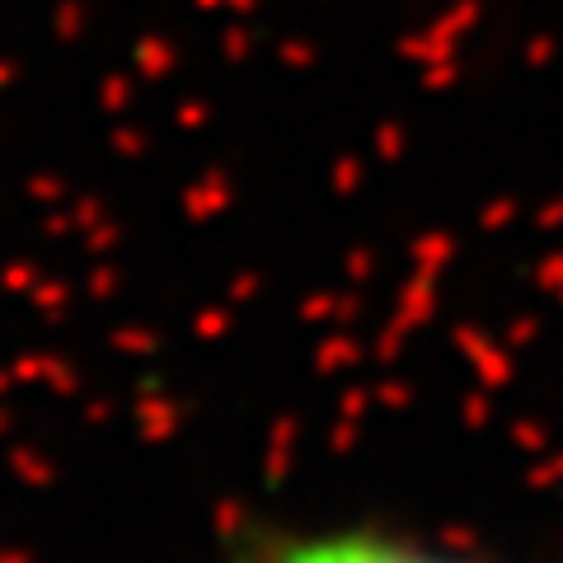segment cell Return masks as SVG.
<instances>
[{
  "mask_svg": "<svg viewBox=\"0 0 563 563\" xmlns=\"http://www.w3.org/2000/svg\"><path fill=\"white\" fill-rule=\"evenodd\" d=\"M235 563H498L484 554H465L455 544H437L390 526H301V531H268L250 540Z\"/></svg>",
  "mask_w": 563,
  "mask_h": 563,
  "instance_id": "1",
  "label": "cell"
}]
</instances>
